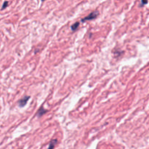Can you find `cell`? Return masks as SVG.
Instances as JSON below:
<instances>
[{"label":"cell","mask_w":149,"mask_h":149,"mask_svg":"<svg viewBox=\"0 0 149 149\" xmlns=\"http://www.w3.org/2000/svg\"><path fill=\"white\" fill-rule=\"evenodd\" d=\"M147 3H148V2H146V1H142V2H141V4H147ZM142 4H141V6H142Z\"/></svg>","instance_id":"cell-7"},{"label":"cell","mask_w":149,"mask_h":149,"mask_svg":"<svg viewBox=\"0 0 149 149\" xmlns=\"http://www.w3.org/2000/svg\"><path fill=\"white\" fill-rule=\"evenodd\" d=\"M8 4V2H5L3 4V7H2V9H4L5 7H7V5Z\"/></svg>","instance_id":"cell-6"},{"label":"cell","mask_w":149,"mask_h":149,"mask_svg":"<svg viewBox=\"0 0 149 149\" xmlns=\"http://www.w3.org/2000/svg\"><path fill=\"white\" fill-rule=\"evenodd\" d=\"M29 98H30V97L29 96H25L24 98H23L21 100H19V102H18V104H19V106H21V107H23V106H25L26 103H27V102L29 101Z\"/></svg>","instance_id":"cell-2"},{"label":"cell","mask_w":149,"mask_h":149,"mask_svg":"<svg viewBox=\"0 0 149 149\" xmlns=\"http://www.w3.org/2000/svg\"><path fill=\"white\" fill-rule=\"evenodd\" d=\"M99 15V12L98 11H95V12H92L89 15H87L85 17H84L83 19H82V22H84V21H91V20H93V19H95L98 15Z\"/></svg>","instance_id":"cell-1"},{"label":"cell","mask_w":149,"mask_h":149,"mask_svg":"<svg viewBox=\"0 0 149 149\" xmlns=\"http://www.w3.org/2000/svg\"><path fill=\"white\" fill-rule=\"evenodd\" d=\"M79 25H80V23H79V22H76V23H74V25H71V30H72L73 31H74L76 30H77V29L79 28Z\"/></svg>","instance_id":"cell-5"},{"label":"cell","mask_w":149,"mask_h":149,"mask_svg":"<svg viewBox=\"0 0 149 149\" xmlns=\"http://www.w3.org/2000/svg\"><path fill=\"white\" fill-rule=\"evenodd\" d=\"M58 143V140L57 139H53L52 141H50V144H49V147H48V149H54V148L55 147V145H57Z\"/></svg>","instance_id":"cell-3"},{"label":"cell","mask_w":149,"mask_h":149,"mask_svg":"<svg viewBox=\"0 0 149 149\" xmlns=\"http://www.w3.org/2000/svg\"><path fill=\"white\" fill-rule=\"evenodd\" d=\"M46 112H47V110H46L43 107H41L40 109L39 110V111L37 113V116H41L43 114H45Z\"/></svg>","instance_id":"cell-4"}]
</instances>
